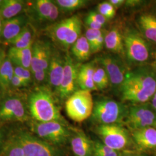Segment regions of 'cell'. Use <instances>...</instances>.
<instances>
[{
    "instance_id": "cell-1",
    "label": "cell",
    "mask_w": 156,
    "mask_h": 156,
    "mask_svg": "<svg viewBox=\"0 0 156 156\" xmlns=\"http://www.w3.org/2000/svg\"><path fill=\"white\" fill-rule=\"evenodd\" d=\"M119 90L124 101L133 105L147 103L156 92V71L151 66H140L129 71Z\"/></svg>"
},
{
    "instance_id": "cell-2",
    "label": "cell",
    "mask_w": 156,
    "mask_h": 156,
    "mask_svg": "<svg viewBox=\"0 0 156 156\" xmlns=\"http://www.w3.org/2000/svg\"><path fill=\"white\" fill-rule=\"evenodd\" d=\"M28 107L31 116L37 122L64 123L52 92L48 87L40 86L34 90L29 96Z\"/></svg>"
},
{
    "instance_id": "cell-3",
    "label": "cell",
    "mask_w": 156,
    "mask_h": 156,
    "mask_svg": "<svg viewBox=\"0 0 156 156\" xmlns=\"http://www.w3.org/2000/svg\"><path fill=\"white\" fill-rule=\"evenodd\" d=\"M128 108L124 104L109 98L95 101L91 119L99 125L122 123L126 120Z\"/></svg>"
},
{
    "instance_id": "cell-4",
    "label": "cell",
    "mask_w": 156,
    "mask_h": 156,
    "mask_svg": "<svg viewBox=\"0 0 156 156\" xmlns=\"http://www.w3.org/2000/svg\"><path fill=\"white\" fill-rule=\"evenodd\" d=\"M82 23L77 15L56 23L49 30L52 40L64 49H68L81 36Z\"/></svg>"
},
{
    "instance_id": "cell-5",
    "label": "cell",
    "mask_w": 156,
    "mask_h": 156,
    "mask_svg": "<svg viewBox=\"0 0 156 156\" xmlns=\"http://www.w3.org/2000/svg\"><path fill=\"white\" fill-rule=\"evenodd\" d=\"M124 54L129 63L143 64L151 58L147 42L137 31L129 28L123 33Z\"/></svg>"
},
{
    "instance_id": "cell-6",
    "label": "cell",
    "mask_w": 156,
    "mask_h": 156,
    "mask_svg": "<svg viewBox=\"0 0 156 156\" xmlns=\"http://www.w3.org/2000/svg\"><path fill=\"white\" fill-rule=\"evenodd\" d=\"M94 105L91 91L79 89L67 98L65 105L68 116L80 123L91 117Z\"/></svg>"
},
{
    "instance_id": "cell-7",
    "label": "cell",
    "mask_w": 156,
    "mask_h": 156,
    "mask_svg": "<svg viewBox=\"0 0 156 156\" xmlns=\"http://www.w3.org/2000/svg\"><path fill=\"white\" fill-rule=\"evenodd\" d=\"M30 128L39 138L54 146L65 144L69 140L72 135L64 123L58 121H33L31 123Z\"/></svg>"
},
{
    "instance_id": "cell-8",
    "label": "cell",
    "mask_w": 156,
    "mask_h": 156,
    "mask_svg": "<svg viewBox=\"0 0 156 156\" xmlns=\"http://www.w3.org/2000/svg\"><path fill=\"white\" fill-rule=\"evenodd\" d=\"M20 143L26 156H62L54 145L25 131L14 135Z\"/></svg>"
},
{
    "instance_id": "cell-9",
    "label": "cell",
    "mask_w": 156,
    "mask_h": 156,
    "mask_svg": "<svg viewBox=\"0 0 156 156\" xmlns=\"http://www.w3.org/2000/svg\"><path fill=\"white\" fill-rule=\"evenodd\" d=\"M96 133L104 145L115 151H120L126 149L130 142L128 131L121 124L99 125L96 128Z\"/></svg>"
},
{
    "instance_id": "cell-10",
    "label": "cell",
    "mask_w": 156,
    "mask_h": 156,
    "mask_svg": "<svg viewBox=\"0 0 156 156\" xmlns=\"http://www.w3.org/2000/svg\"><path fill=\"white\" fill-rule=\"evenodd\" d=\"M156 121V112L147 102L128 107L125 123L131 131L153 126Z\"/></svg>"
},
{
    "instance_id": "cell-11",
    "label": "cell",
    "mask_w": 156,
    "mask_h": 156,
    "mask_svg": "<svg viewBox=\"0 0 156 156\" xmlns=\"http://www.w3.org/2000/svg\"><path fill=\"white\" fill-rule=\"evenodd\" d=\"M97 62L105 69L110 84L114 88L119 90L128 73L120 56L111 54L104 55L98 57Z\"/></svg>"
},
{
    "instance_id": "cell-12",
    "label": "cell",
    "mask_w": 156,
    "mask_h": 156,
    "mask_svg": "<svg viewBox=\"0 0 156 156\" xmlns=\"http://www.w3.org/2000/svg\"><path fill=\"white\" fill-rule=\"evenodd\" d=\"M81 65L75 62L67 54L65 56V66L62 82L56 93L61 99H67L79 90L78 73Z\"/></svg>"
},
{
    "instance_id": "cell-13",
    "label": "cell",
    "mask_w": 156,
    "mask_h": 156,
    "mask_svg": "<svg viewBox=\"0 0 156 156\" xmlns=\"http://www.w3.org/2000/svg\"><path fill=\"white\" fill-rule=\"evenodd\" d=\"M0 119L3 121H26L27 112L23 101L17 97L6 98L0 106Z\"/></svg>"
},
{
    "instance_id": "cell-14",
    "label": "cell",
    "mask_w": 156,
    "mask_h": 156,
    "mask_svg": "<svg viewBox=\"0 0 156 156\" xmlns=\"http://www.w3.org/2000/svg\"><path fill=\"white\" fill-rule=\"evenodd\" d=\"M52 53L49 44L41 41L34 42L30 68L32 74L42 71L48 72Z\"/></svg>"
},
{
    "instance_id": "cell-15",
    "label": "cell",
    "mask_w": 156,
    "mask_h": 156,
    "mask_svg": "<svg viewBox=\"0 0 156 156\" xmlns=\"http://www.w3.org/2000/svg\"><path fill=\"white\" fill-rule=\"evenodd\" d=\"M65 56L56 50H53L48 71V83L50 88L57 91L58 89L64 73Z\"/></svg>"
},
{
    "instance_id": "cell-16",
    "label": "cell",
    "mask_w": 156,
    "mask_h": 156,
    "mask_svg": "<svg viewBox=\"0 0 156 156\" xmlns=\"http://www.w3.org/2000/svg\"><path fill=\"white\" fill-rule=\"evenodd\" d=\"M135 145L142 151H156V129L154 127L131 130Z\"/></svg>"
},
{
    "instance_id": "cell-17",
    "label": "cell",
    "mask_w": 156,
    "mask_h": 156,
    "mask_svg": "<svg viewBox=\"0 0 156 156\" xmlns=\"http://www.w3.org/2000/svg\"><path fill=\"white\" fill-rule=\"evenodd\" d=\"M69 142L74 156H93L94 142L83 131L78 130L72 133Z\"/></svg>"
},
{
    "instance_id": "cell-18",
    "label": "cell",
    "mask_w": 156,
    "mask_h": 156,
    "mask_svg": "<svg viewBox=\"0 0 156 156\" xmlns=\"http://www.w3.org/2000/svg\"><path fill=\"white\" fill-rule=\"evenodd\" d=\"M26 22V17L22 15L4 20L2 25L1 40H2L5 44H10L24 27Z\"/></svg>"
},
{
    "instance_id": "cell-19",
    "label": "cell",
    "mask_w": 156,
    "mask_h": 156,
    "mask_svg": "<svg viewBox=\"0 0 156 156\" xmlns=\"http://www.w3.org/2000/svg\"><path fill=\"white\" fill-rule=\"evenodd\" d=\"M137 24L144 38L156 44V16L149 13L140 15Z\"/></svg>"
},
{
    "instance_id": "cell-20",
    "label": "cell",
    "mask_w": 156,
    "mask_h": 156,
    "mask_svg": "<svg viewBox=\"0 0 156 156\" xmlns=\"http://www.w3.org/2000/svg\"><path fill=\"white\" fill-rule=\"evenodd\" d=\"M105 46L107 50L119 56H125L123 33L114 27L107 31L105 37Z\"/></svg>"
},
{
    "instance_id": "cell-21",
    "label": "cell",
    "mask_w": 156,
    "mask_h": 156,
    "mask_svg": "<svg viewBox=\"0 0 156 156\" xmlns=\"http://www.w3.org/2000/svg\"><path fill=\"white\" fill-rule=\"evenodd\" d=\"M95 62H90L80 67L78 76V84L80 89L89 91L98 90L93 81Z\"/></svg>"
},
{
    "instance_id": "cell-22",
    "label": "cell",
    "mask_w": 156,
    "mask_h": 156,
    "mask_svg": "<svg viewBox=\"0 0 156 156\" xmlns=\"http://www.w3.org/2000/svg\"><path fill=\"white\" fill-rule=\"evenodd\" d=\"M32 56L33 46L25 49H19L12 46L9 49L7 56L16 66L30 69Z\"/></svg>"
},
{
    "instance_id": "cell-23",
    "label": "cell",
    "mask_w": 156,
    "mask_h": 156,
    "mask_svg": "<svg viewBox=\"0 0 156 156\" xmlns=\"http://www.w3.org/2000/svg\"><path fill=\"white\" fill-rule=\"evenodd\" d=\"M25 6L22 0H4L0 8V16L4 20L17 16Z\"/></svg>"
},
{
    "instance_id": "cell-24",
    "label": "cell",
    "mask_w": 156,
    "mask_h": 156,
    "mask_svg": "<svg viewBox=\"0 0 156 156\" xmlns=\"http://www.w3.org/2000/svg\"><path fill=\"white\" fill-rule=\"evenodd\" d=\"M73 56L78 62H85L91 55V49L84 35H81L71 48Z\"/></svg>"
},
{
    "instance_id": "cell-25",
    "label": "cell",
    "mask_w": 156,
    "mask_h": 156,
    "mask_svg": "<svg viewBox=\"0 0 156 156\" xmlns=\"http://www.w3.org/2000/svg\"><path fill=\"white\" fill-rule=\"evenodd\" d=\"M14 76V67L9 58L6 57L0 69V88L3 92L9 89Z\"/></svg>"
},
{
    "instance_id": "cell-26",
    "label": "cell",
    "mask_w": 156,
    "mask_h": 156,
    "mask_svg": "<svg viewBox=\"0 0 156 156\" xmlns=\"http://www.w3.org/2000/svg\"><path fill=\"white\" fill-rule=\"evenodd\" d=\"M34 43V33L32 27L26 25L22 31L10 43L12 47L25 49L32 47Z\"/></svg>"
},
{
    "instance_id": "cell-27",
    "label": "cell",
    "mask_w": 156,
    "mask_h": 156,
    "mask_svg": "<svg viewBox=\"0 0 156 156\" xmlns=\"http://www.w3.org/2000/svg\"><path fill=\"white\" fill-rule=\"evenodd\" d=\"M53 4V1L50 0H37L33 2V8L38 19L49 22Z\"/></svg>"
},
{
    "instance_id": "cell-28",
    "label": "cell",
    "mask_w": 156,
    "mask_h": 156,
    "mask_svg": "<svg viewBox=\"0 0 156 156\" xmlns=\"http://www.w3.org/2000/svg\"><path fill=\"white\" fill-rule=\"evenodd\" d=\"M2 146L0 156H26L21 145L15 136L7 140Z\"/></svg>"
},
{
    "instance_id": "cell-29",
    "label": "cell",
    "mask_w": 156,
    "mask_h": 156,
    "mask_svg": "<svg viewBox=\"0 0 156 156\" xmlns=\"http://www.w3.org/2000/svg\"><path fill=\"white\" fill-rule=\"evenodd\" d=\"M93 81L98 90L105 89L110 84L109 78L105 69L97 62H95V64Z\"/></svg>"
},
{
    "instance_id": "cell-30",
    "label": "cell",
    "mask_w": 156,
    "mask_h": 156,
    "mask_svg": "<svg viewBox=\"0 0 156 156\" xmlns=\"http://www.w3.org/2000/svg\"><path fill=\"white\" fill-rule=\"evenodd\" d=\"M53 2L62 11H76L86 5L89 1L86 0H56Z\"/></svg>"
},
{
    "instance_id": "cell-31",
    "label": "cell",
    "mask_w": 156,
    "mask_h": 156,
    "mask_svg": "<svg viewBox=\"0 0 156 156\" xmlns=\"http://www.w3.org/2000/svg\"><path fill=\"white\" fill-rule=\"evenodd\" d=\"M121 153L104 145L102 142H94L93 156H121Z\"/></svg>"
},
{
    "instance_id": "cell-32",
    "label": "cell",
    "mask_w": 156,
    "mask_h": 156,
    "mask_svg": "<svg viewBox=\"0 0 156 156\" xmlns=\"http://www.w3.org/2000/svg\"><path fill=\"white\" fill-rule=\"evenodd\" d=\"M97 12L104 17L106 20L113 18L116 15V9L109 1H104L97 6Z\"/></svg>"
},
{
    "instance_id": "cell-33",
    "label": "cell",
    "mask_w": 156,
    "mask_h": 156,
    "mask_svg": "<svg viewBox=\"0 0 156 156\" xmlns=\"http://www.w3.org/2000/svg\"><path fill=\"white\" fill-rule=\"evenodd\" d=\"M14 75L20 78L27 86L33 82V77L30 69L15 66L14 67Z\"/></svg>"
},
{
    "instance_id": "cell-34",
    "label": "cell",
    "mask_w": 156,
    "mask_h": 156,
    "mask_svg": "<svg viewBox=\"0 0 156 156\" xmlns=\"http://www.w3.org/2000/svg\"><path fill=\"white\" fill-rule=\"evenodd\" d=\"M102 32H103V31H102V30H93V29H90V28H87V29L86 30L84 36L86 37V39L89 43L90 47H91V49L94 45L95 41L100 36L101 34L102 33Z\"/></svg>"
},
{
    "instance_id": "cell-35",
    "label": "cell",
    "mask_w": 156,
    "mask_h": 156,
    "mask_svg": "<svg viewBox=\"0 0 156 156\" xmlns=\"http://www.w3.org/2000/svg\"><path fill=\"white\" fill-rule=\"evenodd\" d=\"M106 33L103 31L100 36L95 41L94 45L91 48L92 54L97 53L102 49L104 46H105V37Z\"/></svg>"
},
{
    "instance_id": "cell-36",
    "label": "cell",
    "mask_w": 156,
    "mask_h": 156,
    "mask_svg": "<svg viewBox=\"0 0 156 156\" xmlns=\"http://www.w3.org/2000/svg\"><path fill=\"white\" fill-rule=\"evenodd\" d=\"M86 18L91 20L95 23L104 26L106 23V19L98 12H90Z\"/></svg>"
},
{
    "instance_id": "cell-37",
    "label": "cell",
    "mask_w": 156,
    "mask_h": 156,
    "mask_svg": "<svg viewBox=\"0 0 156 156\" xmlns=\"http://www.w3.org/2000/svg\"><path fill=\"white\" fill-rule=\"evenodd\" d=\"M15 88V89H19V88H22L27 87V86L26 83L23 81L20 78L17 77L15 75H14L13 77L12 80L11 85V87Z\"/></svg>"
},
{
    "instance_id": "cell-38",
    "label": "cell",
    "mask_w": 156,
    "mask_h": 156,
    "mask_svg": "<svg viewBox=\"0 0 156 156\" xmlns=\"http://www.w3.org/2000/svg\"><path fill=\"white\" fill-rule=\"evenodd\" d=\"M53 5H52V8H51V11L50 13V17L49 19V22H53L56 21L58 17V15H59V8L58 6L56 5V4L53 2Z\"/></svg>"
},
{
    "instance_id": "cell-39",
    "label": "cell",
    "mask_w": 156,
    "mask_h": 156,
    "mask_svg": "<svg viewBox=\"0 0 156 156\" xmlns=\"http://www.w3.org/2000/svg\"><path fill=\"white\" fill-rule=\"evenodd\" d=\"M85 23L88 28H90V29L101 30V29L103 27L102 26L95 22L91 20L87 19V18H86V19H85Z\"/></svg>"
},
{
    "instance_id": "cell-40",
    "label": "cell",
    "mask_w": 156,
    "mask_h": 156,
    "mask_svg": "<svg viewBox=\"0 0 156 156\" xmlns=\"http://www.w3.org/2000/svg\"><path fill=\"white\" fill-rule=\"evenodd\" d=\"M113 7L116 9L117 8L121 7L122 6L125 4L126 1L124 0H110L108 1Z\"/></svg>"
},
{
    "instance_id": "cell-41",
    "label": "cell",
    "mask_w": 156,
    "mask_h": 156,
    "mask_svg": "<svg viewBox=\"0 0 156 156\" xmlns=\"http://www.w3.org/2000/svg\"><path fill=\"white\" fill-rule=\"evenodd\" d=\"M6 57V56L4 50L1 48H0V69L3 64V62H4L5 59Z\"/></svg>"
},
{
    "instance_id": "cell-42",
    "label": "cell",
    "mask_w": 156,
    "mask_h": 156,
    "mask_svg": "<svg viewBox=\"0 0 156 156\" xmlns=\"http://www.w3.org/2000/svg\"><path fill=\"white\" fill-rule=\"evenodd\" d=\"M151 106H152L154 111L156 112V91L154 94L153 95V97L151 98Z\"/></svg>"
},
{
    "instance_id": "cell-43",
    "label": "cell",
    "mask_w": 156,
    "mask_h": 156,
    "mask_svg": "<svg viewBox=\"0 0 156 156\" xmlns=\"http://www.w3.org/2000/svg\"><path fill=\"white\" fill-rule=\"evenodd\" d=\"M121 156H144L141 155L140 154L137 153H123L121 154Z\"/></svg>"
},
{
    "instance_id": "cell-44",
    "label": "cell",
    "mask_w": 156,
    "mask_h": 156,
    "mask_svg": "<svg viewBox=\"0 0 156 156\" xmlns=\"http://www.w3.org/2000/svg\"><path fill=\"white\" fill-rule=\"evenodd\" d=\"M3 23H4V20L0 16V40H1V34H2Z\"/></svg>"
},
{
    "instance_id": "cell-45",
    "label": "cell",
    "mask_w": 156,
    "mask_h": 156,
    "mask_svg": "<svg viewBox=\"0 0 156 156\" xmlns=\"http://www.w3.org/2000/svg\"><path fill=\"white\" fill-rule=\"evenodd\" d=\"M2 140H3V135L2 134V132L0 131V147L1 146L2 144Z\"/></svg>"
},
{
    "instance_id": "cell-46",
    "label": "cell",
    "mask_w": 156,
    "mask_h": 156,
    "mask_svg": "<svg viewBox=\"0 0 156 156\" xmlns=\"http://www.w3.org/2000/svg\"><path fill=\"white\" fill-rule=\"evenodd\" d=\"M151 67H153V69L156 71V58H155V60L154 61V62H153V64H152V65H151Z\"/></svg>"
},
{
    "instance_id": "cell-47",
    "label": "cell",
    "mask_w": 156,
    "mask_h": 156,
    "mask_svg": "<svg viewBox=\"0 0 156 156\" xmlns=\"http://www.w3.org/2000/svg\"><path fill=\"white\" fill-rule=\"evenodd\" d=\"M3 2H4V0H0V8H1V6L2 5Z\"/></svg>"
},
{
    "instance_id": "cell-48",
    "label": "cell",
    "mask_w": 156,
    "mask_h": 156,
    "mask_svg": "<svg viewBox=\"0 0 156 156\" xmlns=\"http://www.w3.org/2000/svg\"><path fill=\"white\" fill-rule=\"evenodd\" d=\"M153 127H154V128H156V122H155V123L154 124V125H153Z\"/></svg>"
},
{
    "instance_id": "cell-49",
    "label": "cell",
    "mask_w": 156,
    "mask_h": 156,
    "mask_svg": "<svg viewBox=\"0 0 156 156\" xmlns=\"http://www.w3.org/2000/svg\"><path fill=\"white\" fill-rule=\"evenodd\" d=\"M0 90H1V88H0Z\"/></svg>"
}]
</instances>
